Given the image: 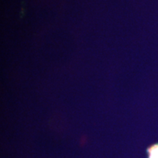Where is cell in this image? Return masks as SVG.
<instances>
[{
    "instance_id": "6da1fadb",
    "label": "cell",
    "mask_w": 158,
    "mask_h": 158,
    "mask_svg": "<svg viewBox=\"0 0 158 158\" xmlns=\"http://www.w3.org/2000/svg\"><path fill=\"white\" fill-rule=\"evenodd\" d=\"M147 158H158V142L148 146L146 149Z\"/></svg>"
}]
</instances>
